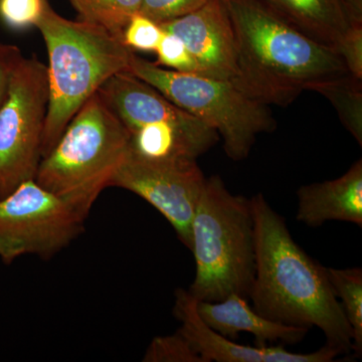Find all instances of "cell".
I'll list each match as a JSON object with an SVG mask.
<instances>
[{
	"label": "cell",
	"mask_w": 362,
	"mask_h": 362,
	"mask_svg": "<svg viewBox=\"0 0 362 362\" xmlns=\"http://www.w3.org/2000/svg\"><path fill=\"white\" fill-rule=\"evenodd\" d=\"M256 272L250 299L262 316L307 329L319 328L340 354L352 349V331L327 269L295 242L286 221L262 194L251 199Z\"/></svg>",
	"instance_id": "1"
},
{
	"label": "cell",
	"mask_w": 362,
	"mask_h": 362,
	"mask_svg": "<svg viewBox=\"0 0 362 362\" xmlns=\"http://www.w3.org/2000/svg\"><path fill=\"white\" fill-rule=\"evenodd\" d=\"M235 40L232 82L247 97L286 107L304 90L349 75L334 49L290 25L265 0H223Z\"/></svg>",
	"instance_id": "2"
},
{
	"label": "cell",
	"mask_w": 362,
	"mask_h": 362,
	"mask_svg": "<svg viewBox=\"0 0 362 362\" xmlns=\"http://www.w3.org/2000/svg\"><path fill=\"white\" fill-rule=\"evenodd\" d=\"M47 45L49 105L42 158L83 105L114 75L129 73L133 52L123 40L85 21L66 20L47 4L35 25Z\"/></svg>",
	"instance_id": "3"
},
{
	"label": "cell",
	"mask_w": 362,
	"mask_h": 362,
	"mask_svg": "<svg viewBox=\"0 0 362 362\" xmlns=\"http://www.w3.org/2000/svg\"><path fill=\"white\" fill-rule=\"evenodd\" d=\"M195 276L188 293L197 302L230 295L247 299L256 272L251 199L228 192L218 176L206 178L192 225Z\"/></svg>",
	"instance_id": "4"
},
{
	"label": "cell",
	"mask_w": 362,
	"mask_h": 362,
	"mask_svg": "<svg viewBox=\"0 0 362 362\" xmlns=\"http://www.w3.org/2000/svg\"><path fill=\"white\" fill-rule=\"evenodd\" d=\"M130 147V132L101 96L93 95L42 157L35 180L87 218Z\"/></svg>",
	"instance_id": "5"
},
{
	"label": "cell",
	"mask_w": 362,
	"mask_h": 362,
	"mask_svg": "<svg viewBox=\"0 0 362 362\" xmlns=\"http://www.w3.org/2000/svg\"><path fill=\"white\" fill-rule=\"evenodd\" d=\"M129 73L216 130L233 160L247 158L257 136L277 126L267 105L247 97L230 81L165 70L134 54Z\"/></svg>",
	"instance_id": "6"
},
{
	"label": "cell",
	"mask_w": 362,
	"mask_h": 362,
	"mask_svg": "<svg viewBox=\"0 0 362 362\" xmlns=\"http://www.w3.org/2000/svg\"><path fill=\"white\" fill-rule=\"evenodd\" d=\"M49 105L47 66L21 57L0 107V197L35 180Z\"/></svg>",
	"instance_id": "7"
},
{
	"label": "cell",
	"mask_w": 362,
	"mask_h": 362,
	"mask_svg": "<svg viewBox=\"0 0 362 362\" xmlns=\"http://www.w3.org/2000/svg\"><path fill=\"white\" fill-rule=\"evenodd\" d=\"M86 216L35 180L0 197V258L35 255L49 259L84 230Z\"/></svg>",
	"instance_id": "8"
},
{
	"label": "cell",
	"mask_w": 362,
	"mask_h": 362,
	"mask_svg": "<svg viewBox=\"0 0 362 362\" xmlns=\"http://www.w3.org/2000/svg\"><path fill=\"white\" fill-rule=\"evenodd\" d=\"M206 182L197 160H151L136 156L129 147L110 187L129 190L148 202L190 250L192 220Z\"/></svg>",
	"instance_id": "9"
},
{
	"label": "cell",
	"mask_w": 362,
	"mask_h": 362,
	"mask_svg": "<svg viewBox=\"0 0 362 362\" xmlns=\"http://www.w3.org/2000/svg\"><path fill=\"white\" fill-rule=\"evenodd\" d=\"M187 47L199 75L232 82L235 74V40L223 0H211L194 13L159 23Z\"/></svg>",
	"instance_id": "10"
},
{
	"label": "cell",
	"mask_w": 362,
	"mask_h": 362,
	"mask_svg": "<svg viewBox=\"0 0 362 362\" xmlns=\"http://www.w3.org/2000/svg\"><path fill=\"white\" fill-rule=\"evenodd\" d=\"M192 295L180 289L176 292V318L181 322L178 330L204 362H330L340 352L326 344L311 354H292L281 345L247 346L228 339L211 329L202 321Z\"/></svg>",
	"instance_id": "11"
},
{
	"label": "cell",
	"mask_w": 362,
	"mask_h": 362,
	"mask_svg": "<svg viewBox=\"0 0 362 362\" xmlns=\"http://www.w3.org/2000/svg\"><path fill=\"white\" fill-rule=\"evenodd\" d=\"M98 94L110 107L130 134L145 124L166 122L202 137L218 139V134L201 120L176 106L156 88L128 71L109 78Z\"/></svg>",
	"instance_id": "12"
},
{
	"label": "cell",
	"mask_w": 362,
	"mask_h": 362,
	"mask_svg": "<svg viewBox=\"0 0 362 362\" xmlns=\"http://www.w3.org/2000/svg\"><path fill=\"white\" fill-rule=\"evenodd\" d=\"M296 218L309 226L346 221L362 226V161L359 159L337 180L299 188Z\"/></svg>",
	"instance_id": "13"
},
{
	"label": "cell",
	"mask_w": 362,
	"mask_h": 362,
	"mask_svg": "<svg viewBox=\"0 0 362 362\" xmlns=\"http://www.w3.org/2000/svg\"><path fill=\"white\" fill-rule=\"evenodd\" d=\"M197 308L202 321L223 337L235 340L240 333H250L258 346H267L268 342L296 344L309 331L262 316L247 298L240 295H230L218 302H197Z\"/></svg>",
	"instance_id": "14"
},
{
	"label": "cell",
	"mask_w": 362,
	"mask_h": 362,
	"mask_svg": "<svg viewBox=\"0 0 362 362\" xmlns=\"http://www.w3.org/2000/svg\"><path fill=\"white\" fill-rule=\"evenodd\" d=\"M290 25L334 49L345 33L362 25V0H265Z\"/></svg>",
	"instance_id": "15"
},
{
	"label": "cell",
	"mask_w": 362,
	"mask_h": 362,
	"mask_svg": "<svg viewBox=\"0 0 362 362\" xmlns=\"http://www.w3.org/2000/svg\"><path fill=\"white\" fill-rule=\"evenodd\" d=\"M218 140L192 134L166 122L145 124L130 134V150L151 160H197Z\"/></svg>",
	"instance_id": "16"
},
{
	"label": "cell",
	"mask_w": 362,
	"mask_h": 362,
	"mask_svg": "<svg viewBox=\"0 0 362 362\" xmlns=\"http://www.w3.org/2000/svg\"><path fill=\"white\" fill-rule=\"evenodd\" d=\"M80 21L104 28L119 39L135 14L139 13L142 0H70Z\"/></svg>",
	"instance_id": "17"
},
{
	"label": "cell",
	"mask_w": 362,
	"mask_h": 362,
	"mask_svg": "<svg viewBox=\"0 0 362 362\" xmlns=\"http://www.w3.org/2000/svg\"><path fill=\"white\" fill-rule=\"evenodd\" d=\"M327 269L328 278L352 331V349L362 354L361 268Z\"/></svg>",
	"instance_id": "18"
},
{
	"label": "cell",
	"mask_w": 362,
	"mask_h": 362,
	"mask_svg": "<svg viewBox=\"0 0 362 362\" xmlns=\"http://www.w3.org/2000/svg\"><path fill=\"white\" fill-rule=\"evenodd\" d=\"M315 92L329 100L350 134L362 145L361 80L350 74L321 86Z\"/></svg>",
	"instance_id": "19"
},
{
	"label": "cell",
	"mask_w": 362,
	"mask_h": 362,
	"mask_svg": "<svg viewBox=\"0 0 362 362\" xmlns=\"http://www.w3.org/2000/svg\"><path fill=\"white\" fill-rule=\"evenodd\" d=\"M143 361L204 362L180 331L168 337L154 338L143 357Z\"/></svg>",
	"instance_id": "20"
},
{
	"label": "cell",
	"mask_w": 362,
	"mask_h": 362,
	"mask_svg": "<svg viewBox=\"0 0 362 362\" xmlns=\"http://www.w3.org/2000/svg\"><path fill=\"white\" fill-rule=\"evenodd\" d=\"M156 65L168 66L181 73L199 74V69L185 42L175 33L163 30L156 49Z\"/></svg>",
	"instance_id": "21"
},
{
	"label": "cell",
	"mask_w": 362,
	"mask_h": 362,
	"mask_svg": "<svg viewBox=\"0 0 362 362\" xmlns=\"http://www.w3.org/2000/svg\"><path fill=\"white\" fill-rule=\"evenodd\" d=\"M163 33L161 26L141 13L135 14L123 33V42L130 49L156 52Z\"/></svg>",
	"instance_id": "22"
},
{
	"label": "cell",
	"mask_w": 362,
	"mask_h": 362,
	"mask_svg": "<svg viewBox=\"0 0 362 362\" xmlns=\"http://www.w3.org/2000/svg\"><path fill=\"white\" fill-rule=\"evenodd\" d=\"M47 4V0H0V18L16 30L35 26Z\"/></svg>",
	"instance_id": "23"
},
{
	"label": "cell",
	"mask_w": 362,
	"mask_h": 362,
	"mask_svg": "<svg viewBox=\"0 0 362 362\" xmlns=\"http://www.w3.org/2000/svg\"><path fill=\"white\" fill-rule=\"evenodd\" d=\"M209 1L211 0H142L139 13L159 25L194 13Z\"/></svg>",
	"instance_id": "24"
},
{
	"label": "cell",
	"mask_w": 362,
	"mask_h": 362,
	"mask_svg": "<svg viewBox=\"0 0 362 362\" xmlns=\"http://www.w3.org/2000/svg\"><path fill=\"white\" fill-rule=\"evenodd\" d=\"M335 52L352 77L362 80V25H354L339 40Z\"/></svg>",
	"instance_id": "25"
},
{
	"label": "cell",
	"mask_w": 362,
	"mask_h": 362,
	"mask_svg": "<svg viewBox=\"0 0 362 362\" xmlns=\"http://www.w3.org/2000/svg\"><path fill=\"white\" fill-rule=\"evenodd\" d=\"M23 54L14 45L0 44V107L6 96L11 74Z\"/></svg>",
	"instance_id": "26"
}]
</instances>
